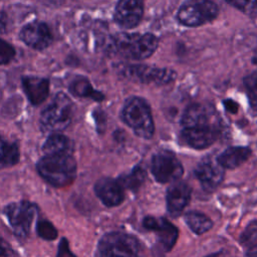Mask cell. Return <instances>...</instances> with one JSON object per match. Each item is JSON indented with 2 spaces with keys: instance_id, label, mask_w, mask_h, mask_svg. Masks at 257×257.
I'll list each match as a JSON object with an SVG mask.
<instances>
[{
  "instance_id": "6da1fadb",
  "label": "cell",
  "mask_w": 257,
  "mask_h": 257,
  "mask_svg": "<svg viewBox=\"0 0 257 257\" xmlns=\"http://www.w3.org/2000/svg\"><path fill=\"white\" fill-rule=\"evenodd\" d=\"M181 138L189 147L202 150L216 142L221 120L215 108L206 103L191 104L181 118Z\"/></svg>"
},
{
  "instance_id": "7a4b0ae2",
  "label": "cell",
  "mask_w": 257,
  "mask_h": 257,
  "mask_svg": "<svg viewBox=\"0 0 257 257\" xmlns=\"http://www.w3.org/2000/svg\"><path fill=\"white\" fill-rule=\"evenodd\" d=\"M38 174L56 188L69 186L76 176V162L72 153L44 155L36 164Z\"/></svg>"
},
{
  "instance_id": "3957f363",
  "label": "cell",
  "mask_w": 257,
  "mask_h": 257,
  "mask_svg": "<svg viewBox=\"0 0 257 257\" xmlns=\"http://www.w3.org/2000/svg\"><path fill=\"white\" fill-rule=\"evenodd\" d=\"M73 115V102L64 92L54 95L51 102L40 114V128L43 133H59L64 131L71 122Z\"/></svg>"
},
{
  "instance_id": "277c9868",
  "label": "cell",
  "mask_w": 257,
  "mask_h": 257,
  "mask_svg": "<svg viewBox=\"0 0 257 257\" xmlns=\"http://www.w3.org/2000/svg\"><path fill=\"white\" fill-rule=\"evenodd\" d=\"M96 257H145V251L135 236L123 232H109L98 241Z\"/></svg>"
},
{
  "instance_id": "5b68a950",
  "label": "cell",
  "mask_w": 257,
  "mask_h": 257,
  "mask_svg": "<svg viewBox=\"0 0 257 257\" xmlns=\"http://www.w3.org/2000/svg\"><path fill=\"white\" fill-rule=\"evenodd\" d=\"M121 119L140 138L151 139L155 133L152 111L148 102L138 96L127 98L121 109Z\"/></svg>"
},
{
  "instance_id": "8992f818",
  "label": "cell",
  "mask_w": 257,
  "mask_h": 257,
  "mask_svg": "<svg viewBox=\"0 0 257 257\" xmlns=\"http://www.w3.org/2000/svg\"><path fill=\"white\" fill-rule=\"evenodd\" d=\"M219 14L218 5L212 0H188L179 9L177 18L185 26H201Z\"/></svg>"
},
{
  "instance_id": "52a82bcc",
  "label": "cell",
  "mask_w": 257,
  "mask_h": 257,
  "mask_svg": "<svg viewBox=\"0 0 257 257\" xmlns=\"http://www.w3.org/2000/svg\"><path fill=\"white\" fill-rule=\"evenodd\" d=\"M154 178L162 184L178 181L183 173V165L176 155L168 150H162L154 155L151 164Z\"/></svg>"
},
{
  "instance_id": "ba28073f",
  "label": "cell",
  "mask_w": 257,
  "mask_h": 257,
  "mask_svg": "<svg viewBox=\"0 0 257 257\" xmlns=\"http://www.w3.org/2000/svg\"><path fill=\"white\" fill-rule=\"evenodd\" d=\"M36 206L27 201L11 203L4 208V214L16 236L26 238L36 213Z\"/></svg>"
},
{
  "instance_id": "9c48e42d",
  "label": "cell",
  "mask_w": 257,
  "mask_h": 257,
  "mask_svg": "<svg viewBox=\"0 0 257 257\" xmlns=\"http://www.w3.org/2000/svg\"><path fill=\"white\" fill-rule=\"evenodd\" d=\"M123 73L135 81L158 85L168 84L174 81L177 76L176 71L172 69L149 65H130L123 69Z\"/></svg>"
},
{
  "instance_id": "30bf717a",
  "label": "cell",
  "mask_w": 257,
  "mask_h": 257,
  "mask_svg": "<svg viewBox=\"0 0 257 257\" xmlns=\"http://www.w3.org/2000/svg\"><path fill=\"white\" fill-rule=\"evenodd\" d=\"M19 38L28 47L35 50H44L53 41L49 26L45 22L38 20L24 25L19 32Z\"/></svg>"
},
{
  "instance_id": "8fae6325",
  "label": "cell",
  "mask_w": 257,
  "mask_h": 257,
  "mask_svg": "<svg viewBox=\"0 0 257 257\" xmlns=\"http://www.w3.org/2000/svg\"><path fill=\"white\" fill-rule=\"evenodd\" d=\"M225 169L219 164L217 158H204L196 167L195 175L205 191L212 192L222 183Z\"/></svg>"
},
{
  "instance_id": "7c38bea8",
  "label": "cell",
  "mask_w": 257,
  "mask_h": 257,
  "mask_svg": "<svg viewBox=\"0 0 257 257\" xmlns=\"http://www.w3.org/2000/svg\"><path fill=\"white\" fill-rule=\"evenodd\" d=\"M144 14V0H118L114 9V21L125 29L139 25Z\"/></svg>"
},
{
  "instance_id": "4fadbf2b",
  "label": "cell",
  "mask_w": 257,
  "mask_h": 257,
  "mask_svg": "<svg viewBox=\"0 0 257 257\" xmlns=\"http://www.w3.org/2000/svg\"><path fill=\"white\" fill-rule=\"evenodd\" d=\"M143 226L157 235L159 242L166 251H170L174 247L179 236V231L177 227L167 219L148 216L144 219Z\"/></svg>"
},
{
  "instance_id": "5bb4252c",
  "label": "cell",
  "mask_w": 257,
  "mask_h": 257,
  "mask_svg": "<svg viewBox=\"0 0 257 257\" xmlns=\"http://www.w3.org/2000/svg\"><path fill=\"white\" fill-rule=\"evenodd\" d=\"M192 189L183 181H175L167 191V209L169 213L178 217L187 207L191 199Z\"/></svg>"
},
{
  "instance_id": "9a60e30c",
  "label": "cell",
  "mask_w": 257,
  "mask_h": 257,
  "mask_svg": "<svg viewBox=\"0 0 257 257\" xmlns=\"http://www.w3.org/2000/svg\"><path fill=\"white\" fill-rule=\"evenodd\" d=\"M94 193L107 207L118 206L124 199L123 188L117 180L111 178L99 179L94 185Z\"/></svg>"
},
{
  "instance_id": "2e32d148",
  "label": "cell",
  "mask_w": 257,
  "mask_h": 257,
  "mask_svg": "<svg viewBox=\"0 0 257 257\" xmlns=\"http://www.w3.org/2000/svg\"><path fill=\"white\" fill-rule=\"evenodd\" d=\"M23 91L32 105H39L49 94L50 81L46 77L24 75L21 77Z\"/></svg>"
},
{
  "instance_id": "e0dca14e",
  "label": "cell",
  "mask_w": 257,
  "mask_h": 257,
  "mask_svg": "<svg viewBox=\"0 0 257 257\" xmlns=\"http://www.w3.org/2000/svg\"><path fill=\"white\" fill-rule=\"evenodd\" d=\"M159 40L154 34H137L127 46L123 55L136 60H144L149 58L157 50Z\"/></svg>"
},
{
  "instance_id": "ac0fdd59",
  "label": "cell",
  "mask_w": 257,
  "mask_h": 257,
  "mask_svg": "<svg viewBox=\"0 0 257 257\" xmlns=\"http://www.w3.org/2000/svg\"><path fill=\"white\" fill-rule=\"evenodd\" d=\"M252 152L246 147H230L217 157V161L224 169H235L244 164Z\"/></svg>"
},
{
  "instance_id": "d6986e66",
  "label": "cell",
  "mask_w": 257,
  "mask_h": 257,
  "mask_svg": "<svg viewBox=\"0 0 257 257\" xmlns=\"http://www.w3.org/2000/svg\"><path fill=\"white\" fill-rule=\"evenodd\" d=\"M69 91L77 97H87L96 101H101L104 98V95L93 88L90 81L83 76L74 77L68 86Z\"/></svg>"
},
{
  "instance_id": "ffe728a7",
  "label": "cell",
  "mask_w": 257,
  "mask_h": 257,
  "mask_svg": "<svg viewBox=\"0 0 257 257\" xmlns=\"http://www.w3.org/2000/svg\"><path fill=\"white\" fill-rule=\"evenodd\" d=\"M44 155H56L72 153V144L70 140L62 134H50L42 146Z\"/></svg>"
},
{
  "instance_id": "44dd1931",
  "label": "cell",
  "mask_w": 257,
  "mask_h": 257,
  "mask_svg": "<svg viewBox=\"0 0 257 257\" xmlns=\"http://www.w3.org/2000/svg\"><path fill=\"white\" fill-rule=\"evenodd\" d=\"M19 148L16 143H10L0 137V169L16 165L19 162Z\"/></svg>"
},
{
  "instance_id": "7402d4cb",
  "label": "cell",
  "mask_w": 257,
  "mask_h": 257,
  "mask_svg": "<svg viewBox=\"0 0 257 257\" xmlns=\"http://www.w3.org/2000/svg\"><path fill=\"white\" fill-rule=\"evenodd\" d=\"M185 221L190 229L198 235L204 234L205 232L209 231L213 226L212 220L207 215L198 211L188 212L185 215Z\"/></svg>"
},
{
  "instance_id": "603a6c76",
  "label": "cell",
  "mask_w": 257,
  "mask_h": 257,
  "mask_svg": "<svg viewBox=\"0 0 257 257\" xmlns=\"http://www.w3.org/2000/svg\"><path fill=\"white\" fill-rule=\"evenodd\" d=\"M147 174L146 171L141 166H137L133 169V171L127 175H121L117 182L123 189H127L131 191H138L141 186L144 184L146 180Z\"/></svg>"
},
{
  "instance_id": "cb8c5ba5",
  "label": "cell",
  "mask_w": 257,
  "mask_h": 257,
  "mask_svg": "<svg viewBox=\"0 0 257 257\" xmlns=\"http://www.w3.org/2000/svg\"><path fill=\"white\" fill-rule=\"evenodd\" d=\"M244 86L250 105L253 109L257 110V73H250L244 77Z\"/></svg>"
},
{
  "instance_id": "d4e9b609",
  "label": "cell",
  "mask_w": 257,
  "mask_h": 257,
  "mask_svg": "<svg viewBox=\"0 0 257 257\" xmlns=\"http://www.w3.org/2000/svg\"><path fill=\"white\" fill-rule=\"evenodd\" d=\"M36 232L40 238L47 241H52L56 239L58 235V232L56 228L53 226V224L50 221L45 219H41L37 222Z\"/></svg>"
},
{
  "instance_id": "484cf974",
  "label": "cell",
  "mask_w": 257,
  "mask_h": 257,
  "mask_svg": "<svg viewBox=\"0 0 257 257\" xmlns=\"http://www.w3.org/2000/svg\"><path fill=\"white\" fill-rule=\"evenodd\" d=\"M16 57V50L12 44L0 37V65H7Z\"/></svg>"
},
{
  "instance_id": "4316f807",
  "label": "cell",
  "mask_w": 257,
  "mask_h": 257,
  "mask_svg": "<svg viewBox=\"0 0 257 257\" xmlns=\"http://www.w3.org/2000/svg\"><path fill=\"white\" fill-rule=\"evenodd\" d=\"M225 1L247 15L254 16L257 14V0H225Z\"/></svg>"
},
{
  "instance_id": "83f0119b",
  "label": "cell",
  "mask_w": 257,
  "mask_h": 257,
  "mask_svg": "<svg viewBox=\"0 0 257 257\" xmlns=\"http://www.w3.org/2000/svg\"><path fill=\"white\" fill-rule=\"evenodd\" d=\"M56 257H76L70 250L68 241L65 238H62L58 244V249Z\"/></svg>"
},
{
  "instance_id": "f1b7e54d",
  "label": "cell",
  "mask_w": 257,
  "mask_h": 257,
  "mask_svg": "<svg viewBox=\"0 0 257 257\" xmlns=\"http://www.w3.org/2000/svg\"><path fill=\"white\" fill-rule=\"evenodd\" d=\"M0 257H14L13 251L11 250L9 244H7L0 237Z\"/></svg>"
},
{
  "instance_id": "f546056e",
  "label": "cell",
  "mask_w": 257,
  "mask_h": 257,
  "mask_svg": "<svg viewBox=\"0 0 257 257\" xmlns=\"http://www.w3.org/2000/svg\"><path fill=\"white\" fill-rule=\"evenodd\" d=\"M206 257H233L228 250H220L216 253H212Z\"/></svg>"
},
{
  "instance_id": "4dcf8cb0",
  "label": "cell",
  "mask_w": 257,
  "mask_h": 257,
  "mask_svg": "<svg viewBox=\"0 0 257 257\" xmlns=\"http://www.w3.org/2000/svg\"><path fill=\"white\" fill-rule=\"evenodd\" d=\"M225 106L228 110L232 111V112H236L237 111V104L232 101V100H226L225 101Z\"/></svg>"
},
{
  "instance_id": "1f68e13d",
  "label": "cell",
  "mask_w": 257,
  "mask_h": 257,
  "mask_svg": "<svg viewBox=\"0 0 257 257\" xmlns=\"http://www.w3.org/2000/svg\"><path fill=\"white\" fill-rule=\"evenodd\" d=\"M246 256H247V257H257V244L251 246V247L246 251Z\"/></svg>"
},
{
  "instance_id": "d6a6232c",
  "label": "cell",
  "mask_w": 257,
  "mask_h": 257,
  "mask_svg": "<svg viewBox=\"0 0 257 257\" xmlns=\"http://www.w3.org/2000/svg\"><path fill=\"white\" fill-rule=\"evenodd\" d=\"M6 21L7 17L4 13L0 14V31H4L6 29Z\"/></svg>"
}]
</instances>
